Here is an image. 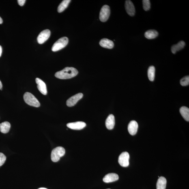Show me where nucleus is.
Returning <instances> with one entry per match:
<instances>
[{
	"mask_svg": "<svg viewBox=\"0 0 189 189\" xmlns=\"http://www.w3.org/2000/svg\"><path fill=\"white\" fill-rule=\"evenodd\" d=\"M155 68L154 66H151L148 70V77L151 81H154L155 78Z\"/></svg>",
	"mask_w": 189,
	"mask_h": 189,
	"instance_id": "obj_22",
	"label": "nucleus"
},
{
	"mask_svg": "<svg viewBox=\"0 0 189 189\" xmlns=\"http://www.w3.org/2000/svg\"><path fill=\"white\" fill-rule=\"evenodd\" d=\"M110 7L107 5H104L101 9L99 18L101 21L106 22L108 20L110 15Z\"/></svg>",
	"mask_w": 189,
	"mask_h": 189,
	"instance_id": "obj_5",
	"label": "nucleus"
},
{
	"mask_svg": "<svg viewBox=\"0 0 189 189\" xmlns=\"http://www.w3.org/2000/svg\"><path fill=\"white\" fill-rule=\"evenodd\" d=\"M50 31L49 29H45L41 32L37 38V41L39 44H42L50 38Z\"/></svg>",
	"mask_w": 189,
	"mask_h": 189,
	"instance_id": "obj_7",
	"label": "nucleus"
},
{
	"mask_svg": "<svg viewBox=\"0 0 189 189\" xmlns=\"http://www.w3.org/2000/svg\"><path fill=\"white\" fill-rule=\"evenodd\" d=\"M68 43V39L66 37H63L58 40L54 44L52 48L53 52H57L64 48Z\"/></svg>",
	"mask_w": 189,
	"mask_h": 189,
	"instance_id": "obj_4",
	"label": "nucleus"
},
{
	"mask_svg": "<svg viewBox=\"0 0 189 189\" xmlns=\"http://www.w3.org/2000/svg\"><path fill=\"white\" fill-rule=\"evenodd\" d=\"M23 97L24 101L29 106L35 107H39L40 106V104L39 101L31 93L26 92Z\"/></svg>",
	"mask_w": 189,
	"mask_h": 189,
	"instance_id": "obj_2",
	"label": "nucleus"
},
{
	"mask_svg": "<svg viewBox=\"0 0 189 189\" xmlns=\"http://www.w3.org/2000/svg\"></svg>",
	"mask_w": 189,
	"mask_h": 189,
	"instance_id": "obj_31",
	"label": "nucleus"
},
{
	"mask_svg": "<svg viewBox=\"0 0 189 189\" xmlns=\"http://www.w3.org/2000/svg\"><path fill=\"white\" fill-rule=\"evenodd\" d=\"M138 124L135 121H131L128 126V130L131 135H135L137 132Z\"/></svg>",
	"mask_w": 189,
	"mask_h": 189,
	"instance_id": "obj_12",
	"label": "nucleus"
},
{
	"mask_svg": "<svg viewBox=\"0 0 189 189\" xmlns=\"http://www.w3.org/2000/svg\"><path fill=\"white\" fill-rule=\"evenodd\" d=\"M145 37L148 39H153L156 38L158 36V32L155 30L151 29L146 32Z\"/></svg>",
	"mask_w": 189,
	"mask_h": 189,
	"instance_id": "obj_20",
	"label": "nucleus"
},
{
	"mask_svg": "<svg viewBox=\"0 0 189 189\" xmlns=\"http://www.w3.org/2000/svg\"><path fill=\"white\" fill-rule=\"evenodd\" d=\"M67 126L68 128L72 129L80 130L82 129L86 126V124L83 121H77L73 123H70L67 124Z\"/></svg>",
	"mask_w": 189,
	"mask_h": 189,
	"instance_id": "obj_9",
	"label": "nucleus"
},
{
	"mask_svg": "<svg viewBox=\"0 0 189 189\" xmlns=\"http://www.w3.org/2000/svg\"><path fill=\"white\" fill-rule=\"evenodd\" d=\"M65 153V150L64 148L60 147L55 148L52 151V160L54 162L59 161L61 157L64 156Z\"/></svg>",
	"mask_w": 189,
	"mask_h": 189,
	"instance_id": "obj_3",
	"label": "nucleus"
},
{
	"mask_svg": "<svg viewBox=\"0 0 189 189\" xmlns=\"http://www.w3.org/2000/svg\"><path fill=\"white\" fill-rule=\"evenodd\" d=\"M180 83L181 86H187L189 84V76H187L183 78L180 80Z\"/></svg>",
	"mask_w": 189,
	"mask_h": 189,
	"instance_id": "obj_24",
	"label": "nucleus"
},
{
	"mask_svg": "<svg viewBox=\"0 0 189 189\" xmlns=\"http://www.w3.org/2000/svg\"><path fill=\"white\" fill-rule=\"evenodd\" d=\"M180 112L184 119L187 121H189V109L186 106H183L180 109Z\"/></svg>",
	"mask_w": 189,
	"mask_h": 189,
	"instance_id": "obj_19",
	"label": "nucleus"
},
{
	"mask_svg": "<svg viewBox=\"0 0 189 189\" xmlns=\"http://www.w3.org/2000/svg\"><path fill=\"white\" fill-rule=\"evenodd\" d=\"M35 81L37 84V88L40 92L44 95L47 94V89L46 84L45 82L38 78H37L35 79Z\"/></svg>",
	"mask_w": 189,
	"mask_h": 189,
	"instance_id": "obj_10",
	"label": "nucleus"
},
{
	"mask_svg": "<svg viewBox=\"0 0 189 189\" xmlns=\"http://www.w3.org/2000/svg\"><path fill=\"white\" fill-rule=\"evenodd\" d=\"M78 74V71L76 68L72 67H67L56 73L55 76L59 79H67L74 77Z\"/></svg>",
	"mask_w": 189,
	"mask_h": 189,
	"instance_id": "obj_1",
	"label": "nucleus"
},
{
	"mask_svg": "<svg viewBox=\"0 0 189 189\" xmlns=\"http://www.w3.org/2000/svg\"><path fill=\"white\" fill-rule=\"evenodd\" d=\"M3 23V20L2 18L0 17V24H1Z\"/></svg>",
	"mask_w": 189,
	"mask_h": 189,
	"instance_id": "obj_29",
	"label": "nucleus"
},
{
	"mask_svg": "<svg viewBox=\"0 0 189 189\" xmlns=\"http://www.w3.org/2000/svg\"><path fill=\"white\" fill-rule=\"evenodd\" d=\"M143 4L144 10L146 11L149 10L151 7L150 1L149 0H143Z\"/></svg>",
	"mask_w": 189,
	"mask_h": 189,
	"instance_id": "obj_23",
	"label": "nucleus"
},
{
	"mask_svg": "<svg viewBox=\"0 0 189 189\" xmlns=\"http://www.w3.org/2000/svg\"><path fill=\"white\" fill-rule=\"evenodd\" d=\"M6 157L3 153H0V166H2L6 160Z\"/></svg>",
	"mask_w": 189,
	"mask_h": 189,
	"instance_id": "obj_25",
	"label": "nucleus"
},
{
	"mask_svg": "<svg viewBox=\"0 0 189 189\" xmlns=\"http://www.w3.org/2000/svg\"><path fill=\"white\" fill-rule=\"evenodd\" d=\"M83 96V93H79L71 97L67 100V105L69 107L74 106L75 105L78 101L81 100Z\"/></svg>",
	"mask_w": 189,
	"mask_h": 189,
	"instance_id": "obj_8",
	"label": "nucleus"
},
{
	"mask_svg": "<svg viewBox=\"0 0 189 189\" xmlns=\"http://www.w3.org/2000/svg\"><path fill=\"white\" fill-rule=\"evenodd\" d=\"M2 87H3V85H2V84L1 82V80H0V90H2Z\"/></svg>",
	"mask_w": 189,
	"mask_h": 189,
	"instance_id": "obj_28",
	"label": "nucleus"
},
{
	"mask_svg": "<svg viewBox=\"0 0 189 189\" xmlns=\"http://www.w3.org/2000/svg\"><path fill=\"white\" fill-rule=\"evenodd\" d=\"M119 175L115 173H110L105 175L103 178V181L106 183H110L114 182L118 180Z\"/></svg>",
	"mask_w": 189,
	"mask_h": 189,
	"instance_id": "obj_13",
	"label": "nucleus"
},
{
	"mask_svg": "<svg viewBox=\"0 0 189 189\" xmlns=\"http://www.w3.org/2000/svg\"><path fill=\"white\" fill-rule=\"evenodd\" d=\"M100 45L102 47L108 49L113 48L114 45L113 41L106 38L102 39L100 41Z\"/></svg>",
	"mask_w": 189,
	"mask_h": 189,
	"instance_id": "obj_15",
	"label": "nucleus"
},
{
	"mask_svg": "<svg viewBox=\"0 0 189 189\" xmlns=\"http://www.w3.org/2000/svg\"><path fill=\"white\" fill-rule=\"evenodd\" d=\"M167 180L165 178H159L157 183V189H166Z\"/></svg>",
	"mask_w": 189,
	"mask_h": 189,
	"instance_id": "obj_16",
	"label": "nucleus"
},
{
	"mask_svg": "<svg viewBox=\"0 0 189 189\" xmlns=\"http://www.w3.org/2000/svg\"><path fill=\"white\" fill-rule=\"evenodd\" d=\"M125 8L127 13L129 15L133 16L135 14V10L134 5L132 2L130 0H128L125 1Z\"/></svg>",
	"mask_w": 189,
	"mask_h": 189,
	"instance_id": "obj_11",
	"label": "nucleus"
},
{
	"mask_svg": "<svg viewBox=\"0 0 189 189\" xmlns=\"http://www.w3.org/2000/svg\"><path fill=\"white\" fill-rule=\"evenodd\" d=\"M129 158L130 155L128 152H125L121 153L119 158L118 161L120 165L123 167H128L129 164Z\"/></svg>",
	"mask_w": 189,
	"mask_h": 189,
	"instance_id": "obj_6",
	"label": "nucleus"
},
{
	"mask_svg": "<svg viewBox=\"0 0 189 189\" xmlns=\"http://www.w3.org/2000/svg\"><path fill=\"white\" fill-rule=\"evenodd\" d=\"M2 51V49L1 46L0 45V57H1V55Z\"/></svg>",
	"mask_w": 189,
	"mask_h": 189,
	"instance_id": "obj_27",
	"label": "nucleus"
},
{
	"mask_svg": "<svg viewBox=\"0 0 189 189\" xmlns=\"http://www.w3.org/2000/svg\"><path fill=\"white\" fill-rule=\"evenodd\" d=\"M115 125V119L114 116L111 114L108 116L106 121V125L108 129L112 130Z\"/></svg>",
	"mask_w": 189,
	"mask_h": 189,
	"instance_id": "obj_14",
	"label": "nucleus"
},
{
	"mask_svg": "<svg viewBox=\"0 0 189 189\" xmlns=\"http://www.w3.org/2000/svg\"><path fill=\"white\" fill-rule=\"evenodd\" d=\"M25 0H18V4L20 6H23L25 3Z\"/></svg>",
	"mask_w": 189,
	"mask_h": 189,
	"instance_id": "obj_26",
	"label": "nucleus"
},
{
	"mask_svg": "<svg viewBox=\"0 0 189 189\" xmlns=\"http://www.w3.org/2000/svg\"><path fill=\"white\" fill-rule=\"evenodd\" d=\"M185 43L183 41H181L177 44L174 45L171 47V51L173 54H175L177 51L182 50L184 47Z\"/></svg>",
	"mask_w": 189,
	"mask_h": 189,
	"instance_id": "obj_17",
	"label": "nucleus"
},
{
	"mask_svg": "<svg viewBox=\"0 0 189 189\" xmlns=\"http://www.w3.org/2000/svg\"><path fill=\"white\" fill-rule=\"evenodd\" d=\"M11 128V124L8 121H5L0 124V132L3 134H6L9 132Z\"/></svg>",
	"mask_w": 189,
	"mask_h": 189,
	"instance_id": "obj_18",
	"label": "nucleus"
},
{
	"mask_svg": "<svg viewBox=\"0 0 189 189\" xmlns=\"http://www.w3.org/2000/svg\"><path fill=\"white\" fill-rule=\"evenodd\" d=\"M70 1V0H64L62 2L58 7V12L61 13L64 11L68 7Z\"/></svg>",
	"mask_w": 189,
	"mask_h": 189,
	"instance_id": "obj_21",
	"label": "nucleus"
},
{
	"mask_svg": "<svg viewBox=\"0 0 189 189\" xmlns=\"http://www.w3.org/2000/svg\"><path fill=\"white\" fill-rule=\"evenodd\" d=\"M38 189H47L46 188H39Z\"/></svg>",
	"mask_w": 189,
	"mask_h": 189,
	"instance_id": "obj_30",
	"label": "nucleus"
}]
</instances>
